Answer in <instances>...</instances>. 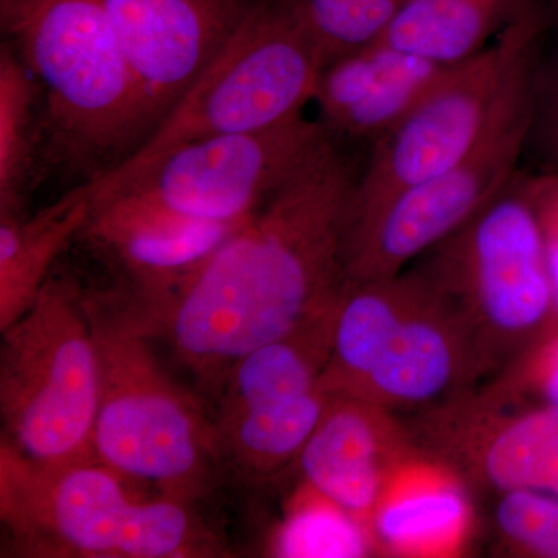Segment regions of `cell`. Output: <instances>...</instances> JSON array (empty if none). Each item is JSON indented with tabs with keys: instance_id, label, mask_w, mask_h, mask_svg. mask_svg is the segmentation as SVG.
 <instances>
[{
	"instance_id": "cell-11",
	"label": "cell",
	"mask_w": 558,
	"mask_h": 558,
	"mask_svg": "<svg viewBox=\"0 0 558 558\" xmlns=\"http://www.w3.org/2000/svg\"><path fill=\"white\" fill-rule=\"evenodd\" d=\"M414 444L468 483L558 494V407L501 402L483 389L414 413Z\"/></svg>"
},
{
	"instance_id": "cell-27",
	"label": "cell",
	"mask_w": 558,
	"mask_h": 558,
	"mask_svg": "<svg viewBox=\"0 0 558 558\" xmlns=\"http://www.w3.org/2000/svg\"><path fill=\"white\" fill-rule=\"evenodd\" d=\"M527 199L534 208L548 260L558 326V170L524 179Z\"/></svg>"
},
{
	"instance_id": "cell-1",
	"label": "cell",
	"mask_w": 558,
	"mask_h": 558,
	"mask_svg": "<svg viewBox=\"0 0 558 558\" xmlns=\"http://www.w3.org/2000/svg\"><path fill=\"white\" fill-rule=\"evenodd\" d=\"M359 175L329 138L150 312L156 337L202 381L220 385L238 360L329 306L347 286Z\"/></svg>"
},
{
	"instance_id": "cell-9",
	"label": "cell",
	"mask_w": 558,
	"mask_h": 558,
	"mask_svg": "<svg viewBox=\"0 0 558 558\" xmlns=\"http://www.w3.org/2000/svg\"><path fill=\"white\" fill-rule=\"evenodd\" d=\"M542 53L521 69L497 120L473 153L449 170L396 194L348 230L344 277L374 281L402 274L469 222L519 174L537 116Z\"/></svg>"
},
{
	"instance_id": "cell-16",
	"label": "cell",
	"mask_w": 558,
	"mask_h": 558,
	"mask_svg": "<svg viewBox=\"0 0 558 558\" xmlns=\"http://www.w3.org/2000/svg\"><path fill=\"white\" fill-rule=\"evenodd\" d=\"M473 529L468 483L421 449L391 473L371 520L377 556L388 557H458Z\"/></svg>"
},
{
	"instance_id": "cell-24",
	"label": "cell",
	"mask_w": 558,
	"mask_h": 558,
	"mask_svg": "<svg viewBox=\"0 0 558 558\" xmlns=\"http://www.w3.org/2000/svg\"><path fill=\"white\" fill-rule=\"evenodd\" d=\"M409 0H303L323 64L379 40Z\"/></svg>"
},
{
	"instance_id": "cell-2",
	"label": "cell",
	"mask_w": 558,
	"mask_h": 558,
	"mask_svg": "<svg viewBox=\"0 0 558 558\" xmlns=\"http://www.w3.org/2000/svg\"><path fill=\"white\" fill-rule=\"evenodd\" d=\"M87 310L98 355L95 457L163 497L193 501L220 458L213 421L157 362L153 323L130 290H87Z\"/></svg>"
},
{
	"instance_id": "cell-18",
	"label": "cell",
	"mask_w": 558,
	"mask_h": 558,
	"mask_svg": "<svg viewBox=\"0 0 558 558\" xmlns=\"http://www.w3.org/2000/svg\"><path fill=\"white\" fill-rule=\"evenodd\" d=\"M427 284L421 264L392 278L365 282L347 279L319 389L326 395L357 396Z\"/></svg>"
},
{
	"instance_id": "cell-23",
	"label": "cell",
	"mask_w": 558,
	"mask_h": 558,
	"mask_svg": "<svg viewBox=\"0 0 558 558\" xmlns=\"http://www.w3.org/2000/svg\"><path fill=\"white\" fill-rule=\"evenodd\" d=\"M39 86L11 44L0 51V213L21 211L35 145Z\"/></svg>"
},
{
	"instance_id": "cell-17",
	"label": "cell",
	"mask_w": 558,
	"mask_h": 558,
	"mask_svg": "<svg viewBox=\"0 0 558 558\" xmlns=\"http://www.w3.org/2000/svg\"><path fill=\"white\" fill-rule=\"evenodd\" d=\"M442 65L373 43L330 62L314 101L326 131L371 146L396 126L442 75Z\"/></svg>"
},
{
	"instance_id": "cell-15",
	"label": "cell",
	"mask_w": 558,
	"mask_h": 558,
	"mask_svg": "<svg viewBox=\"0 0 558 558\" xmlns=\"http://www.w3.org/2000/svg\"><path fill=\"white\" fill-rule=\"evenodd\" d=\"M417 450L395 411L355 396L329 395L325 413L296 461L303 481L347 509L371 535L385 484Z\"/></svg>"
},
{
	"instance_id": "cell-28",
	"label": "cell",
	"mask_w": 558,
	"mask_h": 558,
	"mask_svg": "<svg viewBox=\"0 0 558 558\" xmlns=\"http://www.w3.org/2000/svg\"><path fill=\"white\" fill-rule=\"evenodd\" d=\"M545 138L558 163V58L548 72H539L537 116Z\"/></svg>"
},
{
	"instance_id": "cell-7",
	"label": "cell",
	"mask_w": 558,
	"mask_h": 558,
	"mask_svg": "<svg viewBox=\"0 0 558 558\" xmlns=\"http://www.w3.org/2000/svg\"><path fill=\"white\" fill-rule=\"evenodd\" d=\"M422 260L461 312L486 376L499 374L556 326L542 231L515 175Z\"/></svg>"
},
{
	"instance_id": "cell-14",
	"label": "cell",
	"mask_w": 558,
	"mask_h": 558,
	"mask_svg": "<svg viewBox=\"0 0 558 558\" xmlns=\"http://www.w3.org/2000/svg\"><path fill=\"white\" fill-rule=\"evenodd\" d=\"M421 266L428 279L424 296L355 396L395 413H418L449 402L472 391V385L486 376L468 323L427 267Z\"/></svg>"
},
{
	"instance_id": "cell-22",
	"label": "cell",
	"mask_w": 558,
	"mask_h": 558,
	"mask_svg": "<svg viewBox=\"0 0 558 558\" xmlns=\"http://www.w3.org/2000/svg\"><path fill=\"white\" fill-rule=\"evenodd\" d=\"M270 553L279 558H360L377 556L369 532L306 481L292 495L275 531Z\"/></svg>"
},
{
	"instance_id": "cell-12",
	"label": "cell",
	"mask_w": 558,
	"mask_h": 558,
	"mask_svg": "<svg viewBox=\"0 0 558 558\" xmlns=\"http://www.w3.org/2000/svg\"><path fill=\"white\" fill-rule=\"evenodd\" d=\"M248 3L250 0H105L148 113L150 132L218 53Z\"/></svg>"
},
{
	"instance_id": "cell-29",
	"label": "cell",
	"mask_w": 558,
	"mask_h": 558,
	"mask_svg": "<svg viewBox=\"0 0 558 558\" xmlns=\"http://www.w3.org/2000/svg\"><path fill=\"white\" fill-rule=\"evenodd\" d=\"M549 10L556 20H558V0H549Z\"/></svg>"
},
{
	"instance_id": "cell-26",
	"label": "cell",
	"mask_w": 558,
	"mask_h": 558,
	"mask_svg": "<svg viewBox=\"0 0 558 558\" xmlns=\"http://www.w3.org/2000/svg\"><path fill=\"white\" fill-rule=\"evenodd\" d=\"M483 391L501 402L558 407V326L501 371Z\"/></svg>"
},
{
	"instance_id": "cell-4",
	"label": "cell",
	"mask_w": 558,
	"mask_h": 558,
	"mask_svg": "<svg viewBox=\"0 0 558 558\" xmlns=\"http://www.w3.org/2000/svg\"><path fill=\"white\" fill-rule=\"evenodd\" d=\"M0 21L46 97L61 159L95 179L148 138V113L105 0H0Z\"/></svg>"
},
{
	"instance_id": "cell-8",
	"label": "cell",
	"mask_w": 558,
	"mask_h": 558,
	"mask_svg": "<svg viewBox=\"0 0 558 558\" xmlns=\"http://www.w3.org/2000/svg\"><path fill=\"white\" fill-rule=\"evenodd\" d=\"M549 7L539 3L476 57L444 70L413 109L377 140L349 213L348 230L402 191L464 160L486 137L521 69L542 53Z\"/></svg>"
},
{
	"instance_id": "cell-20",
	"label": "cell",
	"mask_w": 558,
	"mask_h": 558,
	"mask_svg": "<svg viewBox=\"0 0 558 558\" xmlns=\"http://www.w3.org/2000/svg\"><path fill=\"white\" fill-rule=\"evenodd\" d=\"M542 0H409L379 43L450 68L476 57Z\"/></svg>"
},
{
	"instance_id": "cell-19",
	"label": "cell",
	"mask_w": 558,
	"mask_h": 558,
	"mask_svg": "<svg viewBox=\"0 0 558 558\" xmlns=\"http://www.w3.org/2000/svg\"><path fill=\"white\" fill-rule=\"evenodd\" d=\"M89 211L86 182L35 215L0 213V330L31 310L57 259L80 240Z\"/></svg>"
},
{
	"instance_id": "cell-10",
	"label": "cell",
	"mask_w": 558,
	"mask_h": 558,
	"mask_svg": "<svg viewBox=\"0 0 558 558\" xmlns=\"http://www.w3.org/2000/svg\"><path fill=\"white\" fill-rule=\"evenodd\" d=\"M329 138L301 113L270 130L183 143L130 182L90 193L124 194L205 222H244Z\"/></svg>"
},
{
	"instance_id": "cell-6",
	"label": "cell",
	"mask_w": 558,
	"mask_h": 558,
	"mask_svg": "<svg viewBox=\"0 0 558 558\" xmlns=\"http://www.w3.org/2000/svg\"><path fill=\"white\" fill-rule=\"evenodd\" d=\"M2 336V439L40 464L98 459V355L87 290L69 275L51 274Z\"/></svg>"
},
{
	"instance_id": "cell-3",
	"label": "cell",
	"mask_w": 558,
	"mask_h": 558,
	"mask_svg": "<svg viewBox=\"0 0 558 558\" xmlns=\"http://www.w3.org/2000/svg\"><path fill=\"white\" fill-rule=\"evenodd\" d=\"M100 459L49 465L0 442L7 553L28 558H196L222 554L189 502L138 497Z\"/></svg>"
},
{
	"instance_id": "cell-21",
	"label": "cell",
	"mask_w": 558,
	"mask_h": 558,
	"mask_svg": "<svg viewBox=\"0 0 558 558\" xmlns=\"http://www.w3.org/2000/svg\"><path fill=\"white\" fill-rule=\"evenodd\" d=\"M328 399L329 395L318 388L282 402L220 411L213 421L220 458L229 459L248 475L279 472L299 459L325 413Z\"/></svg>"
},
{
	"instance_id": "cell-13",
	"label": "cell",
	"mask_w": 558,
	"mask_h": 558,
	"mask_svg": "<svg viewBox=\"0 0 558 558\" xmlns=\"http://www.w3.org/2000/svg\"><path fill=\"white\" fill-rule=\"evenodd\" d=\"M247 220L205 222L124 194L90 193L80 240L89 242L119 271L120 286L154 312Z\"/></svg>"
},
{
	"instance_id": "cell-5",
	"label": "cell",
	"mask_w": 558,
	"mask_h": 558,
	"mask_svg": "<svg viewBox=\"0 0 558 558\" xmlns=\"http://www.w3.org/2000/svg\"><path fill=\"white\" fill-rule=\"evenodd\" d=\"M323 69L303 0H250L178 105L130 157L90 179V189H117L183 143L270 130L295 119L314 101Z\"/></svg>"
},
{
	"instance_id": "cell-25",
	"label": "cell",
	"mask_w": 558,
	"mask_h": 558,
	"mask_svg": "<svg viewBox=\"0 0 558 558\" xmlns=\"http://www.w3.org/2000/svg\"><path fill=\"white\" fill-rule=\"evenodd\" d=\"M498 495L494 521L506 548L519 557L558 558V494L520 488Z\"/></svg>"
}]
</instances>
